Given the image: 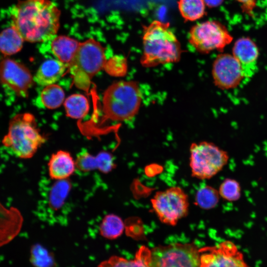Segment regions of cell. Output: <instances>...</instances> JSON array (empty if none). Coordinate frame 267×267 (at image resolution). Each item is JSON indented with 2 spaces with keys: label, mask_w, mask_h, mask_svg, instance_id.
<instances>
[{
  "label": "cell",
  "mask_w": 267,
  "mask_h": 267,
  "mask_svg": "<svg viewBox=\"0 0 267 267\" xmlns=\"http://www.w3.org/2000/svg\"><path fill=\"white\" fill-rule=\"evenodd\" d=\"M31 261L36 267H52L53 259L47 251L40 245L34 246L31 251Z\"/></svg>",
  "instance_id": "484cf974"
},
{
  "label": "cell",
  "mask_w": 267,
  "mask_h": 267,
  "mask_svg": "<svg viewBox=\"0 0 267 267\" xmlns=\"http://www.w3.org/2000/svg\"><path fill=\"white\" fill-rule=\"evenodd\" d=\"M232 40L226 27L216 20L198 23L191 27L188 33L189 43L201 53L222 50Z\"/></svg>",
  "instance_id": "ba28073f"
},
{
  "label": "cell",
  "mask_w": 267,
  "mask_h": 267,
  "mask_svg": "<svg viewBox=\"0 0 267 267\" xmlns=\"http://www.w3.org/2000/svg\"><path fill=\"white\" fill-rule=\"evenodd\" d=\"M151 202L160 222L168 225H176L188 213V195L178 186L157 192Z\"/></svg>",
  "instance_id": "52a82bcc"
},
{
  "label": "cell",
  "mask_w": 267,
  "mask_h": 267,
  "mask_svg": "<svg viewBox=\"0 0 267 267\" xmlns=\"http://www.w3.org/2000/svg\"><path fill=\"white\" fill-rule=\"evenodd\" d=\"M219 193L222 197L226 200H237L240 196L239 183L234 179L226 178L221 183Z\"/></svg>",
  "instance_id": "4316f807"
},
{
  "label": "cell",
  "mask_w": 267,
  "mask_h": 267,
  "mask_svg": "<svg viewBox=\"0 0 267 267\" xmlns=\"http://www.w3.org/2000/svg\"><path fill=\"white\" fill-rule=\"evenodd\" d=\"M178 3L179 11L185 21H196L205 14L203 0H179Z\"/></svg>",
  "instance_id": "44dd1931"
},
{
  "label": "cell",
  "mask_w": 267,
  "mask_h": 267,
  "mask_svg": "<svg viewBox=\"0 0 267 267\" xmlns=\"http://www.w3.org/2000/svg\"><path fill=\"white\" fill-rule=\"evenodd\" d=\"M43 105L48 109H53L60 107L65 100V93L58 85L52 84L44 87L40 95Z\"/></svg>",
  "instance_id": "7402d4cb"
},
{
  "label": "cell",
  "mask_w": 267,
  "mask_h": 267,
  "mask_svg": "<svg viewBox=\"0 0 267 267\" xmlns=\"http://www.w3.org/2000/svg\"><path fill=\"white\" fill-rule=\"evenodd\" d=\"M67 68L66 64L57 59H47L40 65L34 80L43 87L54 84L61 78Z\"/></svg>",
  "instance_id": "2e32d148"
},
{
  "label": "cell",
  "mask_w": 267,
  "mask_h": 267,
  "mask_svg": "<svg viewBox=\"0 0 267 267\" xmlns=\"http://www.w3.org/2000/svg\"><path fill=\"white\" fill-rule=\"evenodd\" d=\"M97 169L103 173H107L115 167L112 155L106 152H100L96 156Z\"/></svg>",
  "instance_id": "f1b7e54d"
},
{
  "label": "cell",
  "mask_w": 267,
  "mask_h": 267,
  "mask_svg": "<svg viewBox=\"0 0 267 267\" xmlns=\"http://www.w3.org/2000/svg\"><path fill=\"white\" fill-rule=\"evenodd\" d=\"M46 185L44 199L45 220L61 222L66 220L69 210V198L72 184L69 179L54 180Z\"/></svg>",
  "instance_id": "30bf717a"
},
{
  "label": "cell",
  "mask_w": 267,
  "mask_h": 267,
  "mask_svg": "<svg viewBox=\"0 0 267 267\" xmlns=\"http://www.w3.org/2000/svg\"><path fill=\"white\" fill-rule=\"evenodd\" d=\"M141 102V92L136 82H116L104 92L102 112L106 119L113 121L129 120L137 114Z\"/></svg>",
  "instance_id": "3957f363"
},
{
  "label": "cell",
  "mask_w": 267,
  "mask_h": 267,
  "mask_svg": "<svg viewBox=\"0 0 267 267\" xmlns=\"http://www.w3.org/2000/svg\"><path fill=\"white\" fill-rule=\"evenodd\" d=\"M60 14L58 7L50 0H18L10 11L11 25L24 41L46 42L56 36Z\"/></svg>",
  "instance_id": "6da1fadb"
},
{
  "label": "cell",
  "mask_w": 267,
  "mask_h": 267,
  "mask_svg": "<svg viewBox=\"0 0 267 267\" xmlns=\"http://www.w3.org/2000/svg\"><path fill=\"white\" fill-rule=\"evenodd\" d=\"M47 166L49 176L52 180L68 179L76 168L75 160L69 152L64 150L52 154Z\"/></svg>",
  "instance_id": "9a60e30c"
},
{
  "label": "cell",
  "mask_w": 267,
  "mask_h": 267,
  "mask_svg": "<svg viewBox=\"0 0 267 267\" xmlns=\"http://www.w3.org/2000/svg\"><path fill=\"white\" fill-rule=\"evenodd\" d=\"M106 60L105 48L98 41L89 38L80 43L74 57L68 65L75 86L88 91L92 79L103 69Z\"/></svg>",
  "instance_id": "5b68a950"
},
{
  "label": "cell",
  "mask_w": 267,
  "mask_h": 267,
  "mask_svg": "<svg viewBox=\"0 0 267 267\" xmlns=\"http://www.w3.org/2000/svg\"><path fill=\"white\" fill-rule=\"evenodd\" d=\"M45 141L37 128L34 115L25 113L17 114L10 120L2 143L17 157L27 159L33 157Z\"/></svg>",
  "instance_id": "277c9868"
},
{
  "label": "cell",
  "mask_w": 267,
  "mask_h": 267,
  "mask_svg": "<svg viewBox=\"0 0 267 267\" xmlns=\"http://www.w3.org/2000/svg\"><path fill=\"white\" fill-rule=\"evenodd\" d=\"M232 55L240 64L244 79L252 78L258 68L259 49L256 44L248 37L241 38L233 45Z\"/></svg>",
  "instance_id": "5bb4252c"
},
{
  "label": "cell",
  "mask_w": 267,
  "mask_h": 267,
  "mask_svg": "<svg viewBox=\"0 0 267 267\" xmlns=\"http://www.w3.org/2000/svg\"><path fill=\"white\" fill-rule=\"evenodd\" d=\"M189 152L191 175L200 179L214 177L227 164L228 160L226 151L210 142L192 143Z\"/></svg>",
  "instance_id": "8992f818"
},
{
  "label": "cell",
  "mask_w": 267,
  "mask_h": 267,
  "mask_svg": "<svg viewBox=\"0 0 267 267\" xmlns=\"http://www.w3.org/2000/svg\"><path fill=\"white\" fill-rule=\"evenodd\" d=\"M212 75L216 86L222 89L237 87L244 77L240 63L233 55L228 53L219 54L215 59Z\"/></svg>",
  "instance_id": "4fadbf2b"
},
{
  "label": "cell",
  "mask_w": 267,
  "mask_h": 267,
  "mask_svg": "<svg viewBox=\"0 0 267 267\" xmlns=\"http://www.w3.org/2000/svg\"><path fill=\"white\" fill-rule=\"evenodd\" d=\"M199 252L200 267H250L242 253L229 241L199 249Z\"/></svg>",
  "instance_id": "8fae6325"
},
{
  "label": "cell",
  "mask_w": 267,
  "mask_h": 267,
  "mask_svg": "<svg viewBox=\"0 0 267 267\" xmlns=\"http://www.w3.org/2000/svg\"><path fill=\"white\" fill-rule=\"evenodd\" d=\"M151 250L145 246H141L133 260L113 256L102 262L98 267H151Z\"/></svg>",
  "instance_id": "ac0fdd59"
},
{
  "label": "cell",
  "mask_w": 267,
  "mask_h": 267,
  "mask_svg": "<svg viewBox=\"0 0 267 267\" xmlns=\"http://www.w3.org/2000/svg\"><path fill=\"white\" fill-rule=\"evenodd\" d=\"M142 45L140 63L147 68L177 62L182 52L170 23L157 20L143 26Z\"/></svg>",
  "instance_id": "7a4b0ae2"
},
{
  "label": "cell",
  "mask_w": 267,
  "mask_h": 267,
  "mask_svg": "<svg viewBox=\"0 0 267 267\" xmlns=\"http://www.w3.org/2000/svg\"><path fill=\"white\" fill-rule=\"evenodd\" d=\"M24 40L12 25L0 32V52L4 56H10L19 52Z\"/></svg>",
  "instance_id": "d6986e66"
},
{
  "label": "cell",
  "mask_w": 267,
  "mask_h": 267,
  "mask_svg": "<svg viewBox=\"0 0 267 267\" xmlns=\"http://www.w3.org/2000/svg\"><path fill=\"white\" fill-rule=\"evenodd\" d=\"M75 163L76 168L82 172H88L97 169L96 156L86 150L81 151L77 154Z\"/></svg>",
  "instance_id": "83f0119b"
},
{
  "label": "cell",
  "mask_w": 267,
  "mask_h": 267,
  "mask_svg": "<svg viewBox=\"0 0 267 267\" xmlns=\"http://www.w3.org/2000/svg\"><path fill=\"white\" fill-rule=\"evenodd\" d=\"M125 224L122 219L114 214L106 215L102 220L99 227L101 235L107 239H114L123 232Z\"/></svg>",
  "instance_id": "603a6c76"
},
{
  "label": "cell",
  "mask_w": 267,
  "mask_h": 267,
  "mask_svg": "<svg viewBox=\"0 0 267 267\" xmlns=\"http://www.w3.org/2000/svg\"><path fill=\"white\" fill-rule=\"evenodd\" d=\"M80 43L76 39L65 35L53 38L50 48L56 59L67 66L74 57Z\"/></svg>",
  "instance_id": "e0dca14e"
},
{
  "label": "cell",
  "mask_w": 267,
  "mask_h": 267,
  "mask_svg": "<svg viewBox=\"0 0 267 267\" xmlns=\"http://www.w3.org/2000/svg\"><path fill=\"white\" fill-rule=\"evenodd\" d=\"M209 7H215L221 4L223 0H203Z\"/></svg>",
  "instance_id": "4dcf8cb0"
},
{
  "label": "cell",
  "mask_w": 267,
  "mask_h": 267,
  "mask_svg": "<svg viewBox=\"0 0 267 267\" xmlns=\"http://www.w3.org/2000/svg\"><path fill=\"white\" fill-rule=\"evenodd\" d=\"M151 267H200L199 249L193 243H175L151 250Z\"/></svg>",
  "instance_id": "9c48e42d"
},
{
  "label": "cell",
  "mask_w": 267,
  "mask_h": 267,
  "mask_svg": "<svg viewBox=\"0 0 267 267\" xmlns=\"http://www.w3.org/2000/svg\"><path fill=\"white\" fill-rule=\"evenodd\" d=\"M34 80L24 65L9 58L0 61V82L18 96L26 97Z\"/></svg>",
  "instance_id": "7c38bea8"
},
{
  "label": "cell",
  "mask_w": 267,
  "mask_h": 267,
  "mask_svg": "<svg viewBox=\"0 0 267 267\" xmlns=\"http://www.w3.org/2000/svg\"><path fill=\"white\" fill-rule=\"evenodd\" d=\"M242 5L243 10L247 12H251L255 7V0H236Z\"/></svg>",
  "instance_id": "f546056e"
},
{
  "label": "cell",
  "mask_w": 267,
  "mask_h": 267,
  "mask_svg": "<svg viewBox=\"0 0 267 267\" xmlns=\"http://www.w3.org/2000/svg\"><path fill=\"white\" fill-rule=\"evenodd\" d=\"M219 195V191L213 187L205 185L196 192L195 204L202 209H211L218 203Z\"/></svg>",
  "instance_id": "cb8c5ba5"
},
{
  "label": "cell",
  "mask_w": 267,
  "mask_h": 267,
  "mask_svg": "<svg viewBox=\"0 0 267 267\" xmlns=\"http://www.w3.org/2000/svg\"><path fill=\"white\" fill-rule=\"evenodd\" d=\"M66 115L73 119H82L89 112V105L87 98L81 94H73L64 101Z\"/></svg>",
  "instance_id": "ffe728a7"
},
{
  "label": "cell",
  "mask_w": 267,
  "mask_h": 267,
  "mask_svg": "<svg viewBox=\"0 0 267 267\" xmlns=\"http://www.w3.org/2000/svg\"><path fill=\"white\" fill-rule=\"evenodd\" d=\"M126 58L122 55H114L106 60L103 69L110 75L115 77L124 76L127 70Z\"/></svg>",
  "instance_id": "d4e9b609"
}]
</instances>
